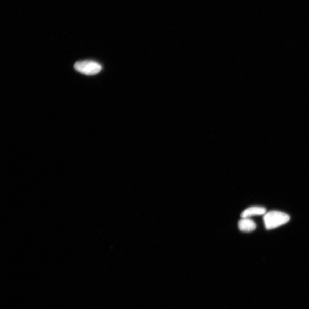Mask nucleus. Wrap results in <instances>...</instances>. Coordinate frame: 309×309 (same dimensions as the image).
Returning <instances> with one entry per match:
<instances>
[{
    "label": "nucleus",
    "instance_id": "nucleus-1",
    "mask_svg": "<svg viewBox=\"0 0 309 309\" xmlns=\"http://www.w3.org/2000/svg\"><path fill=\"white\" fill-rule=\"evenodd\" d=\"M289 215L279 211H271L265 214L264 221L267 230H273L289 221Z\"/></svg>",
    "mask_w": 309,
    "mask_h": 309
},
{
    "label": "nucleus",
    "instance_id": "nucleus-2",
    "mask_svg": "<svg viewBox=\"0 0 309 309\" xmlns=\"http://www.w3.org/2000/svg\"><path fill=\"white\" fill-rule=\"evenodd\" d=\"M74 68L80 73L87 76L95 75L101 71L102 66L94 61L85 60L74 64Z\"/></svg>",
    "mask_w": 309,
    "mask_h": 309
},
{
    "label": "nucleus",
    "instance_id": "nucleus-3",
    "mask_svg": "<svg viewBox=\"0 0 309 309\" xmlns=\"http://www.w3.org/2000/svg\"><path fill=\"white\" fill-rule=\"evenodd\" d=\"M238 228L243 232H251L255 230L256 225L252 220L249 218H242L238 222Z\"/></svg>",
    "mask_w": 309,
    "mask_h": 309
},
{
    "label": "nucleus",
    "instance_id": "nucleus-4",
    "mask_svg": "<svg viewBox=\"0 0 309 309\" xmlns=\"http://www.w3.org/2000/svg\"><path fill=\"white\" fill-rule=\"evenodd\" d=\"M266 213V209L263 207H259V206H254L247 208L243 211L241 216L242 218H249L255 215H265Z\"/></svg>",
    "mask_w": 309,
    "mask_h": 309
}]
</instances>
